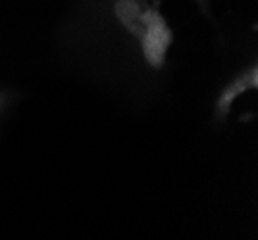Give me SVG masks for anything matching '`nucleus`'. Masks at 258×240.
<instances>
[{
	"instance_id": "f03ea898",
	"label": "nucleus",
	"mask_w": 258,
	"mask_h": 240,
	"mask_svg": "<svg viewBox=\"0 0 258 240\" xmlns=\"http://www.w3.org/2000/svg\"><path fill=\"white\" fill-rule=\"evenodd\" d=\"M258 88V54L250 50L229 69L208 102V127L212 133H224L231 121L237 102L254 94Z\"/></svg>"
},
{
	"instance_id": "f257e3e1",
	"label": "nucleus",
	"mask_w": 258,
	"mask_h": 240,
	"mask_svg": "<svg viewBox=\"0 0 258 240\" xmlns=\"http://www.w3.org/2000/svg\"><path fill=\"white\" fill-rule=\"evenodd\" d=\"M166 0H64L50 35L58 67L123 108L152 113L175 98V31Z\"/></svg>"
},
{
	"instance_id": "20e7f679",
	"label": "nucleus",
	"mask_w": 258,
	"mask_h": 240,
	"mask_svg": "<svg viewBox=\"0 0 258 240\" xmlns=\"http://www.w3.org/2000/svg\"><path fill=\"white\" fill-rule=\"evenodd\" d=\"M168 2V0H166ZM195 6V10L199 12V16H203L206 22H214V14H212V0H189Z\"/></svg>"
},
{
	"instance_id": "7ed1b4c3",
	"label": "nucleus",
	"mask_w": 258,
	"mask_h": 240,
	"mask_svg": "<svg viewBox=\"0 0 258 240\" xmlns=\"http://www.w3.org/2000/svg\"><path fill=\"white\" fill-rule=\"evenodd\" d=\"M22 102H23L22 88H18L16 85H8V83H0V129L16 113V109L20 108Z\"/></svg>"
}]
</instances>
